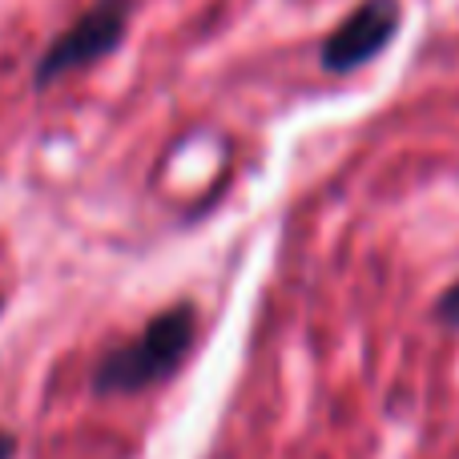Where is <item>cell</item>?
Segmentation results:
<instances>
[{
	"label": "cell",
	"mask_w": 459,
	"mask_h": 459,
	"mask_svg": "<svg viewBox=\"0 0 459 459\" xmlns=\"http://www.w3.org/2000/svg\"><path fill=\"white\" fill-rule=\"evenodd\" d=\"M129 21H134V0H93L89 13H81L69 29L48 40V48L40 53L37 69H32V85L48 89L53 81L109 56L126 40Z\"/></svg>",
	"instance_id": "cell-2"
},
{
	"label": "cell",
	"mask_w": 459,
	"mask_h": 459,
	"mask_svg": "<svg viewBox=\"0 0 459 459\" xmlns=\"http://www.w3.org/2000/svg\"><path fill=\"white\" fill-rule=\"evenodd\" d=\"M436 315L444 318L447 326H459V282L452 286V290L444 294V299H439V307H436Z\"/></svg>",
	"instance_id": "cell-4"
},
{
	"label": "cell",
	"mask_w": 459,
	"mask_h": 459,
	"mask_svg": "<svg viewBox=\"0 0 459 459\" xmlns=\"http://www.w3.org/2000/svg\"><path fill=\"white\" fill-rule=\"evenodd\" d=\"M13 455H16V436L0 431V459H13Z\"/></svg>",
	"instance_id": "cell-5"
},
{
	"label": "cell",
	"mask_w": 459,
	"mask_h": 459,
	"mask_svg": "<svg viewBox=\"0 0 459 459\" xmlns=\"http://www.w3.org/2000/svg\"><path fill=\"white\" fill-rule=\"evenodd\" d=\"M194 334H198V307L194 302H178V307L161 310L158 318L145 323V331L134 342L109 351L93 371L97 395H134L153 383L169 379L190 355Z\"/></svg>",
	"instance_id": "cell-1"
},
{
	"label": "cell",
	"mask_w": 459,
	"mask_h": 459,
	"mask_svg": "<svg viewBox=\"0 0 459 459\" xmlns=\"http://www.w3.org/2000/svg\"><path fill=\"white\" fill-rule=\"evenodd\" d=\"M399 21H403V8L399 0H363L331 37L318 48V65L326 73H355L367 61L383 53V48L395 40Z\"/></svg>",
	"instance_id": "cell-3"
},
{
	"label": "cell",
	"mask_w": 459,
	"mask_h": 459,
	"mask_svg": "<svg viewBox=\"0 0 459 459\" xmlns=\"http://www.w3.org/2000/svg\"><path fill=\"white\" fill-rule=\"evenodd\" d=\"M0 310H4V294H0Z\"/></svg>",
	"instance_id": "cell-6"
}]
</instances>
